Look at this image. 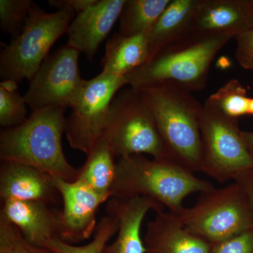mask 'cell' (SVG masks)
Returning a JSON list of instances; mask_svg holds the SVG:
<instances>
[{"instance_id": "1", "label": "cell", "mask_w": 253, "mask_h": 253, "mask_svg": "<svg viewBox=\"0 0 253 253\" xmlns=\"http://www.w3.org/2000/svg\"><path fill=\"white\" fill-rule=\"evenodd\" d=\"M66 120L64 109L45 108L32 112L20 126L4 129L0 134L1 162L23 163L66 181L77 180L79 169L63 153Z\"/></svg>"}, {"instance_id": "2", "label": "cell", "mask_w": 253, "mask_h": 253, "mask_svg": "<svg viewBox=\"0 0 253 253\" xmlns=\"http://www.w3.org/2000/svg\"><path fill=\"white\" fill-rule=\"evenodd\" d=\"M210 181L169 160L149 159L136 154L118 158L111 198L147 196L179 214L184 209L183 201L194 193L214 189Z\"/></svg>"}, {"instance_id": "3", "label": "cell", "mask_w": 253, "mask_h": 253, "mask_svg": "<svg viewBox=\"0 0 253 253\" xmlns=\"http://www.w3.org/2000/svg\"><path fill=\"white\" fill-rule=\"evenodd\" d=\"M231 39L230 35H189L126 76L127 86L140 89L166 84L190 92L202 90L213 60Z\"/></svg>"}, {"instance_id": "4", "label": "cell", "mask_w": 253, "mask_h": 253, "mask_svg": "<svg viewBox=\"0 0 253 253\" xmlns=\"http://www.w3.org/2000/svg\"><path fill=\"white\" fill-rule=\"evenodd\" d=\"M139 90L152 111L168 158L191 172H201L203 104L191 92L176 86L158 84Z\"/></svg>"}, {"instance_id": "5", "label": "cell", "mask_w": 253, "mask_h": 253, "mask_svg": "<svg viewBox=\"0 0 253 253\" xmlns=\"http://www.w3.org/2000/svg\"><path fill=\"white\" fill-rule=\"evenodd\" d=\"M75 15L68 11L47 13L34 3L21 34L1 51V81H31L55 42L67 33Z\"/></svg>"}, {"instance_id": "6", "label": "cell", "mask_w": 253, "mask_h": 253, "mask_svg": "<svg viewBox=\"0 0 253 253\" xmlns=\"http://www.w3.org/2000/svg\"><path fill=\"white\" fill-rule=\"evenodd\" d=\"M102 137L118 158L147 154L169 160L152 111L141 91L131 86L123 88L113 99Z\"/></svg>"}, {"instance_id": "7", "label": "cell", "mask_w": 253, "mask_h": 253, "mask_svg": "<svg viewBox=\"0 0 253 253\" xmlns=\"http://www.w3.org/2000/svg\"><path fill=\"white\" fill-rule=\"evenodd\" d=\"M191 234L212 246L253 228V214L235 182L202 193L193 207L177 214Z\"/></svg>"}, {"instance_id": "8", "label": "cell", "mask_w": 253, "mask_h": 253, "mask_svg": "<svg viewBox=\"0 0 253 253\" xmlns=\"http://www.w3.org/2000/svg\"><path fill=\"white\" fill-rule=\"evenodd\" d=\"M239 120L203 104L199 126L203 144L202 171L214 180H232L239 172L253 169V158L239 129Z\"/></svg>"}, {"instance_id": "9", "label": "cell", "mask_w": 253, "mask_h": 253, "mask_svg": "<svg viewBox=\"0 0 253 253\" xmlns=\"http://www.w3.org/2000/svg\"><path fill=\"white\" fill-rule=\"evenodd\" d=\"M127 86L126 77L102 72L84 80L81 91L71 105L66 120L65 133L70 146L86 155L104 136L110 108L116 94Z\"/></svg>"}, {"instance_id": "10", "label": "cell", "mask_w": 253, "mask_h": 253, "mask_svg": "<svg viewBox=\"0 0 253 253\" xmlns=\"http://www.w3.org/2000/svg\"><path fill=\"white\" fill-rule=\"evenodd\" d=\"M79 54L77 50L65 45L44 60L24 95L32 112L49 107H71L84 81L78 66Z\"/></svg>"}, {"instance_id": "11", "label": "cell", "mask_w": 253, "mask_h": 253, "mask_svg": "<svg viewBox=\"0 0 253 253\" xmlns=\"http://www.w3.org/2000/svg\"><path fill=\"white\" fill-rule=\"evenodd\" d=\"M52 179L63 202L59 239L72 245L89 239L97 226L96 212L109 199L81 181L54 176Z\"/></svg>"}, {"instance_id": "12", "label": "cell", "mask_w": 253, "mask_h": 253, "mask_svg": "<svg viewBox=\"0 0 253 253\" xmlns=\"http://www.w3.org/2000/svg\"><path fill=\"white\" fill-rule=\"evenodd\" d=\"M126 0H97L89 9L76 15L68 28L66 45L94 59L122 13Z\"/></svg>"}, {"instance_id": "13", "label": "cell", "mask_w": 253, "mask_h": 253, "mask_svg": "<svg viewBox=\"0 0 253 253\" xmlns=\"http://www.w3.org/2000/svg\"><path fill=\"white\" fill-rule=\"evenodd\" d=\"M164 208L147 196L111 198L106 204V212L117 218L118 234L116 241L106 245L102 253H146L141 236L143 221L150 211L158 212Z\"/></svg>"}, {"instance_id": "14", "label": "cell", "mask_w": 253, "mask_h": 253, "mask_svg": "<svg viewBox=\"0 0 253 253\" xmlns=\"http://www.w3.org/2000/svg\"><path fill=\"white\" fill-rule=\"evenodd\" d=\"M253 28V0H202L190 35H230Z\"/></svg>"}, {"instance_id": "15", "label": "cell", "mask_w": 253, "mask_h": 253, "mask_svg": "<svg viewBox=\"0 0 253 253\" xmlns=\"http://www.w3.org/2000/svg\"><path fill=\"white\" fill-rule=\"evenodd\" d=\"M1 201H40L56 204L61 199L52 176L23 163L1 162L0 167Z\"/></svg>"}, {"instance_id": "16", "label": "cell", "mask_w": 253, "mask_h": 253, "mask_svg": "<svg viewBox=\"0 0 253 253\" xmlns=\"http://www.w3.org/2000/svg\"><path fill=\"white\" fill-rule=\"evenodd\" d=\"M7 220L34 246L43 247L46 241L59 238L61 211L40 201L5 200L1 212Z\"/></svg>"}, {"instance_id": "17", "label": "cell", "mask_w": 253, "mask_h": 253, "mask_svg": "<svg viewBox=\"0 0 253 253\" xmlns=\"http://www.w3.org/2000/svg\"><path fill=\"white\" fill-rule=\"evenodd\" d=\"M149 221L144 238L146 253H211L212 245L191 234L177 214L163 211Z\"/></svg>"}, {"instance_id": "18", "label": "cell", "mask_w": 253, "mask_h": 253, "mask_svg": "<svg viewBox=\"0 0 253 253\" xmlns=\"http://www.w3.org/2000/svg\"><path fill=\"white\" fill-rule=\"evenodd\" d=\"M201 1L171 0L148 33L149 60L168 46L189 36Z\"/></svg>"}, {"instance_id": "19", "label": "cell", "mask_w": 253, "mask_h": 253, "mask_svg": "<svg viewBox=\"0 0 253 253\" xmlns=\"http://www.w3.org/2000/svg\"><path fill=\"white\" fill-rule=\"evenodd\" d=\"M149 60L147 35L113 34L106 44L101 61L102 72L126 77Z\"/></svg>"}, {"instance_id": "20", "label": "cell", "mask_w": 253, "mask_h": 253, "mask_svg": "<svg viewBox=\"0 0 253 253\" xmlns=\"http://www.w3.org/2000/svg\"><path fill=\"white\" fill-rule=\"evenodd\" d=\"M114 153L107 141L101 137L86 154L85 163L79 169L77 180L89 186L98 194L111 198L116 174Z\"/></svg>"}, {"instance_id": "21", "label": "cell", "mask_w": 253, "mask_h": 253, "mask_svg": "<svg viewBox=\"0 0 253 253\" xmlns=\"http://www.w3.org/2000/svg\"><path fill=\"white\" fill-rule=\"evenodd\" d=\"M171 0H126L120 16L119 32L125 36L146 34Z\"/></svg>"}, {"instance_id": "22", "label": "cell", "mask_w": 253, "mask_h": 253, "mask_svg": "<svg viewBox=\"0 0 253 253\" xmlns=\"http://www.w3.org/2000/svg\"><path fill=\"white\" fill-rule=\"evenodd\" d=\"M118 231V220L112 214H106L97 223L94 238L89 244L77 246L68 244L59 238L46 241L43 247L54 253H102L105 246Z\"/></svg>"}, {"instance_id": "23", "label": "cell", "mask_w": 253, "mask_h": 253, "mask_svg": "<svg viewBox=\"0 0 253 253\" xmlns=\"http://www.w3.org/2000/svg\"><path fill=\"white\" fill-rule=\"evenodd\" d=\"M251 99L246 88L237 80L232 79L211 94L206 101L228 117L239 120L249 115Z\"/></svg>"}, {"instance_id": "24", "label": "cell", "mask_w": 253, "mask_h": 253, "mask_svg": "<svg viewBox=\"0 0 253 253\" xmlns=\"http://www.w3.org/2000/svg\"><path fill=\"white\" fill-rule=\"evenodd\" d=\"M32 0H0V28L14 38L22 32L32 6Z\"/></svg>"}, {"instance_id": "25", "label": "cell", "mask_w": 253, "mask_h": 253, "mask_svg": "<svg viewBox=\"0 0 253 253\" xmlns=\"http://www.w3.org/2000/svg\"><path fill=\"white\" fill-rule=\"evenodd\" d=\"M0 253H54L28 242L19 229L0 214Z\"/></svg>"}, {"instance_id": "26", "label": "cell", "mask_w": 253, "mask_h": 253, "mask_svg": "<svg viewBox=\"0 0 253 253\" xmlns=\"http://www.w3.org/2000/svg\"><path fill=\"white\" fill-rule=\"evenodd\" d=\"M28 105L17 91L0 87V126L8 128L20 126L28 119Z\"/></svg>"}, {"instance_id": "27", "label": "cell", "mask_w": 253, "mask_h": 253, "mask_svg": "<svg viewBox=\"0 0 253 253\" xmlns=\"http://www.w3.org/2000/svg\"><path fill=\"white\" fill-rule=\"evenodd\" d=\"M211 253H253V228L214 245Z\"/></svg>"}, {"instance_id": "28", "label": "cell", "mask_w": 253, "mask_h": 253, "mask_svg": "<svg viewBox=\"0 0 253 253\" xmlns=\"http://www.w3.org/2000/svg\"><path fill=\"white\" fill-rule=\"evenodd\" d=\"M234 39L236 42V61L241 67L253 71V28Z\"/></svg>"}, {"instance_id": "29", "label": "cell", "mask_w": 253, "mask_h": 253, "mask_svg": "<svg viewBox=\"0 0 253 253\" xmlns=\"http://www.w3.org/2000/svg\"><path fill=\"white\" fill-rule=\"evenodd\" d=\"M96 1L97 0H49L48 4L57 11H72L78 15L89 9Z\"/></svg>"}, {"instance_id": "30", "label": "cell", "mask_w": 253, "mask_h": 253, "mask_svg": "<svg viewBox=\"0 0 253 253\" xmlns=\"http://www.w3.org/2000/svg\"><path fill=\"white\" fill-rule=\"evenodd\" d=\"M232 180L244 193L253 214V169L239 172L234 176Z\"/></svg>"}, {"instance_id": "31", "label": "cell", "mask_w": 253, "mask_h": 253, "mask_svg": "<svg viewBox=\"0 0 253 253\" xmlns=\"http://www.w3.org/2000/svg\"><path fill=\"white\" fill-rule=\"evenodd\" d=\"M243 136L253 158V131H243Z\"/></svg>"}, {"instance_id": "32", "label": "cell", "mask_w": 253, "mask_h": 253, "mask_svg": "<svg viewBox=\"0 0 253 253\" xmlns=\"http://www.w3.org/2000/svg\"><path fill=\"white\" fill-rule=\"evenodd\" d=\"M0 87L6 91H17L18 83L12 81H1L0 83Z\"/></svg>"}, {"instance_id": "33", "label": "cell", "mask_w": 253, "mask_h": 253, "mask_svg": "<svg viewBox=\"0 0 253 253\" xmlns=\"http://www.w3.org/2000/svg\"><path fill=\"white\" fill-rule=\"evenodd\" d=\"M249 115L253 116V98H251V103H250Z\"/></svg>"}]
</instances>
